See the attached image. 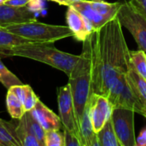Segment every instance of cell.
I'll list each match as a JSON object with an SVG mask.
<instances>
[{"mask_svg": "<svg viewBox=\"0 0 146 146\" xmlns=\"http://www.w3.org/2000/svg\"><path fill=\"white\" fill-rule=\"evenodd\" d=\"M92 93L108 97L130 68V50L117 16L90 36Z\"/></svg>", "mask_w": 146, "mask_h": 146, "instance_id": "6da1fadb", "label": "cell"}, {"mask_svg": "<svg viewBox=\"0 0 146 146\" xmlns=\"http://www.w3.org/2000/svg\"><path fill=\"white\" fill-rule=\"evenodd\" d=\"M68 84L79 126L92 95V56L89 37L83 41L82 52L68 76Z\"/></svg>", "mask_w": 146, "mask_h": 146, "instance_id": "7a4b0ae2", "label": "cell"}, {"mask_svg": "<svg viewBox=\"0 0 146 146\" xmlns=\"http://www.w3.org/2000/svg\"><path fill=\"white\" fill-rule=\"evenodd\" d=\"M7 56H20L38 61L65 73L68 77L80 58L56 49L52 43H31L13 47L7 51Z\"/></svg>", "mask_w": 146, "mask_h": 146, "instance_id": "3957f363", "label": "cell"}, {"mask_svg": "<svg viewBox=\"0 0 146 146\" xmlns=\"http://www.w3.org/2000/svg\"><path fill=\"white\" fill-rule=\"evenodd\" d=\"M8 31L33 40L36 43H55L58 40L74 37L68 26L50 25L37 20L10 25L5 27Z\"/></svg>", "mask_w": 146, "mask_h": 146, "instance_id": "277c9868", "label": "cell"}, {"mask_svg": "<svg viewBox=\"0 0 146 146\" xmlns=\"http://www.w3.org/2000/svg\"><path fill=\"white\" fill-rule=\"evenodd\" d=\"M123 1L110 3L104 0H74L71 6L90 22L93 31H98L117 16Z\"/></svg>", "mask_w": 146, "mask_h": 146, "instance_id": "5b68a950", "label": "cell"}, {"mask_svg": "<svg viewBox=\"0 0 146 146\" xmlns=\"http://www.w3.org/2000/svg\"><path fill=\"white\" fill-rule=\"evenodd\" d=\"M117 18L134 38L139 49L146 52V17L129 1H123Z\"/></svg>", "mask_w": 146, "mask_h": 146, "instance_id": "8992f818", "label": "cell"}, {"mask_svg": "<svg viewBox=\"0 0 146 146\" xmlns=\"http://www.w3.org/2000/svg\"><path fill=\"white\" fill-rule=\"evenodd\" d=\"M107 98L112 109L124 108L140 114L146 118V107L133 91L127 74L122 75L117 85L110 90Z\"/></svg>", "mask_w": 146, "mask_h": 146, "instance_id": "52a82bcc", "label": "cell"}, {"mask_svg": "<svg viewBox=\"0 0 146 146\" xmlns=\"http://www.w3.org/2000/svg\"><path fill=\"white\" fill-rule=\"evenodd\" d=\"M134 114V111L124 108L112 109L111 120L121 146H136Z\"/></svg>", "mask_w": 146, "mask_h": 146, "instance_id": "ba28073f", "label": "cell"}, {"mask_svg": "<svg viewBox=\"0 0 146 146\" xmlns=\"http://www.w3.org/2000/svg\"><path fill=\"white\" fill-rule=\"evenodd\" d=\"M57 103L59 117L63 129H66L75 135L81 142L80 128L75 115L74 101L68 83L57 89Z\"/></svg>", "mask_w": 146, "mask_h": 146, "instance_id": "9c48e42d", "label": "cell"}, {"mask_svg": "<svg viewBox=\"0 0 146 146\" xmlns=\"http://www.w3.org/2000/svg\"><path fill=\"white\" fill-rule=\"evenodd\" d=\"M89 106L92 127L94 132L98 133L111 117L112 107L106 97L96 93H92Z\"/></svg>", "mask_w": 146, "mask_h": 146, "instance_id": "30bf717a", "label": "cell"}, {"mask_svg": "<svg viewBox=\"0 0 146 146\" xmlns=\"http://www.w3.org/2000/svg\"><path fill=\"white\" fill-rule=\"evenodd\" d=\"M36 20L33 12L25 7H15L6 3H0V27L23 23Z\"/></svg>", "mask_w": 146, "mask_h": 146, "instance_id": "8fae6325", "label": "cell"}, {"mask_svg": "<svg viewBox=\"0 0 146 146\" xmlns=\"http://www.w3.org/2000/svg\"><path fill=\"white\" fill-rule=\"evenodd\" d=\"M66 21L68 27L74 34V38L79 41H85L94 32L90 22L71 5L68 8Z\"/></svg>", "mask_w": 146, "mask_h": 146, "instance_id": "7c38bea8", "label": "cell"}, {"mask_svg": "<svg viewBox=\"0 0 146 146\" xmlns=\"http://www.w3.org/2000/svg\"><path fill=\"white\" fill-rule=\"evenodd\" d=\"M33 116L41 125V127L47 131L59 130L62 127L60 117L56 115L51 110L44 104L39 99L37 102L35 107L30 110Z\"/></svg>", "mask_w": 146, "mask_h": 146, "instance_id": "4fadbf2b", "label": "cell"}, {"mask_svg": "<svg viewBox=\"0 0 146 146\" xmlns=\"http://www.w3.org/2000/svg\"><path fill=\"white\" fill-rule=\"evenodd\" d=\"M79 128L82 146H99L97 133L94 132L91 121L89 103L79 122Z\"/></svg>", "mask_w": 146, "mask_h": 146, "instance_id": "5bb4252c", "label": "cell"}, {"mask_svg": "<svg viewBox=\"0 0 146 146\" xmlns=\"http://www.w3.org/2000/svg\"><path fill=\"white\" fill-rule=\"evenodd\" d=\"M9 89L20 98V99L23 104L26 112L32 110L35 107L37 102L39 99L29 85L22 84V85L14 86Z\"/></svg>", "mask_w": 146, "mask_h": 146, "instance_id": "9a60e30c", "label": "cell"}, {"mask_svg": "<svg viewBox=\"0 0 146 146\" xmlns=\"http://www.w3.org/2000/svg\"><path fill=\"white\" fill-rule=\"evenodd\" d=\"M13 121L0 119V146H21Z\"/></svg>", "mask_w": 146, "mask_h": 146, "instance_id": "2e32d148", "label": "cell"}, {"mask_svg": "<svg viewBox=\"0 0 146 146\" xmlns=\"http://www.w3.org/2000/svg\"><path fill=\"white\" fill-rule=\"evenodd\" d=\"M127 78L133 91L146 107V80L138 74L131 66L127 73Z\"/></svg>", "mask_w": 146, "mask_h": 146, "instance_id": "e0dca14e", "label": "cell"}, {"mask_svg": "<svg viewBox=\"0 0 146 146\" xmlns=\"http://www.w3.org/2000/svg\"><path fill=\"white\" fill-rule=\"evenodd\" d=\"M31 43H36V42L23 38L15 33H13L8 31L6 28L0 27V48L4 50H9L18 45L31 44Z\"/></svg>", "mask_w": 146, "mask_h": 146, "instance_id": "ac0fdd59", "label": "cell"}, {"mask_svg": "<svg viewBox=\"0 0 146 146\" xmlns=\"http://www.w3.org/2000/svg\"><path fill=\"white\" fill-rule=\"evenodd\" d=\"M25 128L33 134L38 140H39L44 145V136H45V130L41 127V125L36 121V119L33 116L30 111H27L24 115L19 120Z\"/></svg>", "mask_w": 146, "mask_h": 146, "instance_id": "d6986e66", "label": "cell"}, {"mask_svg": "<svg viewBox=\"0 0 146 146\" xmlns=\"http://www.w3.org/2000/svg\"><path fill=\"white\" fill-rule=\"evenodd\" d=\"M97 137L99 146H121L115 133L111 117L106 121L103 128L97 133Z\"/></svg>", "mask_w": 146, "mask_h": 146, "instance_id": "ffe728a7", "label": "cell"}, {"mask_svg": "<svg viewBox=\"0 0 146 146\" xmlns=\"http://www.w3.org/2000/svg\"><path fill=\"white\" fill-rule=\"evenodd\" d=\"M6 106L9 115L14 120H20L26 113L21 100L10 89H9L7 92Z\"/></svg>", "mask_w": 146, "mask_h": 146, "instance_id": "44dd1931", "label": "cell"}, {"mask_svg": "<svg viewBox=\"0 0 146 146\" xmlns=\"http://www.w3.org/2000/svg\"><path fill=\"white\" fill-rule=\"evenodd\" d=\"M131 67L146 80V53L142 50H130Z\"/></svg>", "mask_w": 146, "mask_h": 146, "instance_id": "7402d4cb", "label": "cell"}, {"mask_svg": "<svg viewBox=\"0 0 146 146\" xmlns=\"http://www.w3.org/2000/svg\"><path fill=\"white\" fill-rule=\"evenodd\" d=\"M16 134L21 146H44L43 143L38 140L33 134H31L23 126V124L18 120L16 126Z\"/></svg>", "mask_w": 146, "mask_h": 146, "instance_id": "603a6c76", "label": "cell"}, {"mask_svg": "<svg viewBox=\"0 0 146 146\" xmlns=\"http://www.w3.org/2000/svg\"><path fill=\"white\" fill-rule=\"evenodd\" d=\"M0 82L8 90L14 86L22 85L23 83L19 80V78L10 72L6 66L3 64L0 58Z\"/></svg>", "mask_w": 146, "mask_h": 146, "instance_id": "cb8c5ba5", "label": "cell"}, {"mask_svg": "<svg viewBox=\"0 0 146 146\" xmlns=\"http://www.w3.org/2000/svg\"><path fill=\"white\" fill-rule=\"evenodd\" d=\"M44 146H64L63 133H61L59 130H50L45 133Z\"/></svg>", "mask_w": 146, "mask_h": 146, "instance_id": "d4e9b609", "label": "cell"}, {"mask_svg": "<svg viewBox=\"0 0 146 146\" xmlns=\"http://www.w3.org/2000/svg\"><path fill=\"white\" fill-rule=\"evenodd\" d=\"M63 137L64 146H82L80 140L66 129H63Z\"/></svg>", "mask_w": 146, "mask_h": 146, "instance_id": "484cf974", "label": "cell"}, {"mask_svg": "<svg viewBox=\"0 0 146 146\" xmlns=\"http://www.w3.org/2000/svg\"><path fill=\"white\" fill-rule=\"evenodd\" d=\"M131 2L146 17V0H131Z\"/></svg>", "mask_w": 146, "mask_h": 146, "instance_id": "4316f807", "label": "cell"}, {"mask_svg": "<svg viewBox=\"0 0 146 146\" xmlns=\"http://www.w3.org/2000/svg\"><path fill=\"white\" fill-rule=\"evenodd\" d=\"M31 0H5L4 3L15 6V7H25L27 6Z\"/></svg>", "mask_w": 146, "mask_h": 146, "instance_id": "83f0119b", "label": "cell"}, {"mask_svg": "<svg viewBox=\"0 0 146 146\" xmlns=\"http://www.w3.org/2000/svg\"><path fill=\"white\" fill-rule=\"evenodd\" d=\"M136 146H146V127L143 128L136 139Z\"/></svg>", "mask_w": 146, "mask_h": 146, "instance_id": "f1b7e54d", "label": "cell"}, {"mask_svg": "<svg viewBox=\"0 0 146 146\" xmlns=\"http://www.w3.org/2000/svg\"><path fill=\"white\" fill-rule=\"evenodd\" d=\"M50 1H53L60 5H65V6H69L72 4V3L74 1V0H50Z\"/></svg>", "mask_w": 146, "mask_h": 146, "instance_id": "f546056e", "label": "cell"}, {"mask_svg": "<svg viewBox=\"0 0 146 146\" xmlns=\"http://www.w3.org/2000/svg\"><path fill=\"white\" fill-rule=\"evenodd\" d=\"M7 51H8V50H4V49L0 48V56H7Z\"/></svg>", "mask_w": 146, "mask_h": 146, "instance_id": "4dcf8cb0", "label": "cell"}, {"mask_svg": "<svg viewBox=\"0 0 146 146\" xmlns=\"http://www.w3.org/2000/svg\"><path fill=\"white\" fill-rule=\"evenodd\" d=\"M145 53H146V52H145Z\"/></svg>", "mask_w": 146, "mask_h": 146, "instance_id": "1f68e13d", "label": "cell"}]
</instances>
